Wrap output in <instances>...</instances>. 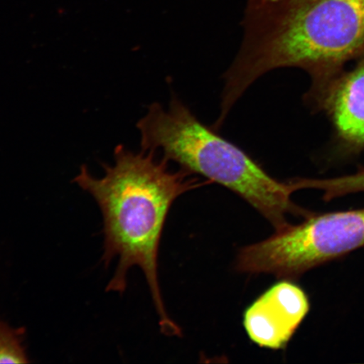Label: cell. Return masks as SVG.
<instances>
[{
	"instance_id": "obj_1",
	"label": "cell",
	"mask_w": 364,
	"mask_h": 364,
	"mask_svg": "<svg viewBox=\"0 0 364 364\" xmlns=\"http://www.w3.org/2000/svg\"><path fill=\"white\" fill-rule=\"evenodd\" d=\"M243 39L225 73L220 115L261 77L297 68L316 87L364 54V0H247Z\"/></svg>"
},
{
	"instance_id": "obj_2",
	"label": "cell",
	"mask_w": 364,
	"mask_h": 364,
	"mask_svg": "<svg viewBox=\"0 0 364 364\" xmlns=\"http://www.w3.org/2000/svg\"><path fill=\"white\" fill-rule=\"evenodd\" d=\"M156 151L134 153L124 145L114 150L113 166L102 164L105 175L97 178L82 166L74 182L97 202L103 220L104 252L108 267L117 258L115 273L106 291L122 294L132 267L143 271L163 334L181 336L178 325L168 315L158 275V254L164 225L172 204L190 191L210 184L188 171H172L169 161Z\"/></svg>"
},
{
	"instance_id": "obj_3",
	"label": "cell",
	"mask_w": 364,
	"mask_h": 364,
	"mask_svg": "<svg viewBox=\"0 0 364 364\" xmlns=\"http://www.w3.org/2000/svg\"><path fill=\"white\" fill-rule=\"evenodd\" d=\"M136 127L141 149L161 152L193 175L204 177L232 191L274 227L284 230L289 215L306 218L311 212L292 200V181L272 177L237 145L203 124L183 102L172 95L168 107L154 102Z\"/></svg>"
},
{
	"instance_id": "obj_4",
	"label": "cell",
	"mask_w": 364,
	"mask_h": 364,
	"mask_svg": "<svg viewBox=\"0 0 364 364\" xmlns=\"http://www.w3.org/2000/svg\"><path fill=\"white\" fill-rule=\"evenodd\" d=\"M364 247V208L312 215L240 249L235 269L296 280L313 268Z\"/></svg>"
},
{
	"instance_id": "obj_5",
	"label": "cell",
	"mask_w": 364,
	"mask_h": 364,
	"mask_svg": "<svg viewBox=\"0 0 364 364\" xmlns=\"http://www.w3.org/2000/svg\"><path fill=\"white\" fill-rule=\"evenodd\" d=\"M325 85L309 88L304 101L328 117L336 148L343 156L364 150V54Z\"/></svg>"
},
{
	"instance_id": "obj_6",
	"label": "cell",
	"mask_w": 364,
	"mask_h": 364,
	"mask_svg": "<svg viewBox=\"0 0 364 364\" xmlns=\"http://www.w3.org/2000/svg\"><path fill=\"white\" fill-rule=\"evenodd\" d=\"M291 281L283 279L272 285L245 309V330L260 348L284 349L308 315V296Z\"/></svg>"
},
{
	"instance_id": "obj_7",
	"label": "cell",
	"mask_w": 364,
	"mask_h": 364,
	"mask_svg": "<svg viewBox=\"0 0 364 364\" xmlns=\"http://www.w3.org/2000/svg\"><path fill=\"white\" fill-rule=\"evenodd\" d=\"M26 331L14 328L0 318V363H29L26 345Z\"/></svg>"
},
{
	"instance_id": "obj_8",
	"label": "cell",
	"mask_w": 364,
	"mask_h": 364,
	"mask_svg": "<svg viewBox=\"0 0 364 364\" xmlns=\"http://www.w3.org/2000/svg\"><path fill=\"white\" fill-rule=\"evenodd\" d=\"M316 188L324 194L323 198L326 202L348 194L364 192V168L351 175L317 179Z\"/></svg>"
}]
</instances>
